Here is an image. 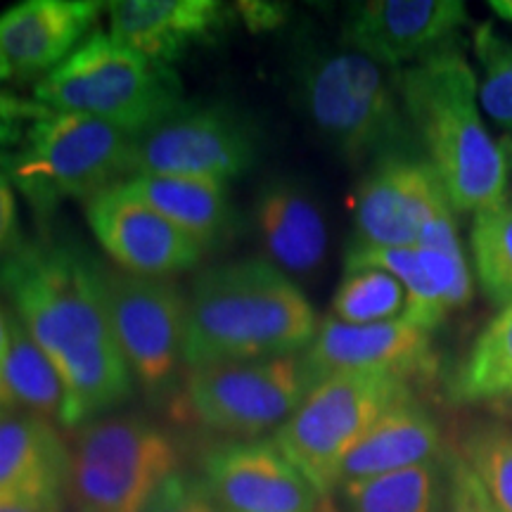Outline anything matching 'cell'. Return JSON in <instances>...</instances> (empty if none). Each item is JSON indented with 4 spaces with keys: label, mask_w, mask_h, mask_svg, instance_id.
Listing matches in <instances>:
<instances>
[{
    "label": "cell",
    "mask_w": 512,
    "mask_h": 512,
    "mask_svg": "<svg viewBox=\"0 0 512 512\" xmlns=\"http://www.w3.org/2000/svg\"><path fill=\"white\" fill-rule=\"evenodd\" d=\"M0 287L64 387L60 422L81 430L133 392L112 328L105 268L74 242L22 245L0 266Z\"/></svg>",
    "instance_id": "1"
},
{
    "label": "cell",
    "mask_w": 512,
    "mask_h": 512,
    "mask_svg": "<svg viewBox=\"0 0 512 512\" xmlns=\"http://www.w3.org/2000/svg\"><path fill=\"white\" fill-rule=\"evenodd\" d=\"M316 332V311L306 294L266 259L216 266L192 285L185 366L297 356Z\"/></svg>",
    "instance_id": "2"
},
{
    "label": "cell",
    "mask_w": 512,
    "mask_h": 512,
    "mask_svg": "<svg viewBox=\"0 0 512 512\" xmlns=\"http://www.w3.org/2000/svg\"><path fill=\"white\" fill-rule=\"evenodd\" d=\"M399 93L453 209L477 214L503 204L505 157L484 126L477 72L463 50L448 43L401 69Z\"/></svg>",
    "instance_id": "3"
},
{
    "label": "cell",
    "mask_w": 512,
    "mask_h": 512,
    "mask_svg": "<svg viewBox=\"0 0 512 512\" xmlns=\"http://www.w3.org/2000/svg\"><path fill=\"white\" fill-rule=\"evenodd\" d=\"M294 88L320 138L349 162L401 152L408 117L399 74L349 48L304 46L294 62Z\"/></svg>",
    "instance_id": "4"
},
{
    "label": "cell",
    "mask_w": 512,
    "mask_h": 512,
    "mask_svg": "<svg viewBox=\"0 0 512 512\" xmlns=\"http://www.w3.org/2000/svg\"><path fill=\"white\" fill-rule=\"evenodd\" d=\"M8 176L38 216L64 200H93L136 176V136L107 121L48 110L31 121Z\"/></svg>",
    "instance_id": "5"
},
{
    "label": "cell",
    "mask_w": 512,
    "mask_h": 512,
    "mask_svg": "<svg viewBox=\"0 0 512 512\" xmlns=\"http://www.w3.org/2000/svg\"><path fill=\"white\" fill-rule=\"evenodd\" d=\"M36 102L124 128L138 136L183 102V81L164 67L121 46L110 34L81 43L60 67L36 83Z\"/></svg>",
    "instance_id": "6"
},
{
    "label": "cell",
    "mask_w": 512,
    "mask_h": 512,
    "mask_svg": "<svg viewBox=\"0 0 512 512\" xmlns=\"http://www.w3.org/2000/svg\"><path fill=\"white\" fill-rule=\"evenodd\" d=\"M176 472L181 451L169 432L143 415H105L76 434L64 496L74 512H143Z\"/></svg>",
    "instance_id": "7"
},
{
    "label": "cell",
    "mask_w": 512,
    "mask_h": 512,
    "mask_svg": "<svg viewBox=\"0 0 512 512\" xmlns=\"http://www.w3.org/2000/svg\"><path fill=\"white\" fill-rule=\"evenodd\" d=\"M413 399L411 382L382 373H339L320 380L275 432L285 453L318 494L339 489L342 465L370 427L396 403Z\"/></svg>",
    "instance_id": "8"
},
{
    "label": "cell",
    "mask_w": 512,
    "mask_h": 512,
    "mask_svg": "<svg viewBox=\"0 0 512 512\" xmlns=\"http://www.w3.org/2000/svg\"><path fill=\"white\" fill-rule=\"evenodd\" d=\"M311 389L302 356H278L192 370L183 401L204 430L247 441L278 432Z\"/></svg>",
    "instance_id": "9"
},
{
    "label": "cell",
    "mask_w": 512,
    "mask_h": 512,
    "mask_svg": "<svg viewBox=\"0 0 512 512\" xmlns=\"http://www.w3.org/2000/svg\"><path fill=\"white\" fill-rule=\"evenodd\" d=\"M256 159L254 128L226 105H181L136 136V176L228 185Z\"/></svg>",
    "instance_id": "10"
},
{
    "label": "cell",
    "mask_w": 512,
    "mask_h": 512,
    "mask_svg": "<svg viewBox=\"0 0 512 512\" xmlns=\"http://www.w3.org/2000/svg\"><path fill=\"white\" fill-rule=\"evenodd\" d=\"M112 328L133 380L152 399L174 392L185 363L188 299L162 278L105 271Z\"/></svg>",
    "instance_id": "11"
},
{
    "label": "cell",
    "mask_w": 512,
    "mask_h": 512,
    "mask_svg": "<svg viewBox=\"0 0 512 512\" xmlns=\"http://www.w3.org/2000/svg\"><path fill=\"white\" fill-rule=\"evenodd\" d=\"M446 209L453 204L427 159L387 155L356 188V245L418 247L427 223Z\"/></svg>",
    "instance_id": "12"
},
{
    "label": "cell",
    "mask_w": 512,
    "mask_h": 512,
    "mask_svg": "<svg viewBox=\"0 0 512 512\" xmlns=\"http://www.w3.org/2000/svg\"><path fill=\"white\" fill-rule=\"evenodd\" d=\"M95 240L124 273L162 278L200 264L204 247L185 230L138 200L124 183L86 202Z\"/></svg>",
    "instance_id": "13"
},
{
    "label": "cell",
    "mask_w": 512,
    "mask_h": 512,
    "mask_svg": "<svg viewBox=\"0 0 512 512\" xmlns=\"http://www.w3.org/2000/svg\"><path fill=\"white\" fill-rule=\"evenodd\" d=\"M221 512H325L318 489L266 439H228L202 460Z\"/></svg>",
    "instance_id": "14"
},
{
    "label": "cell",
    "mask_w": 512,
    "mask_h": 512,
    "mask_svg": "<svg viewBox=\"0 0 512 512\" xmlns=\"http://www.w3.org/2000/svg\"><path fill=\"white\" fill-rule=\"evenodd\" d=\"M313 387L339 373H382L401 380H425L437 373L432 332L403 318L349 325L325 318L302 356Z\"/></svg>",
    "instance_id": "15"
},
{
    "label": "cell",
    "mask_w": 512,
    "mask_h": 512,
    "mask_svg": "<svg viewBox=\"0 0 512 512\" xmlns=\"http://www.w3.org/2000/svg\"><path fill=\"white\" fill-rule=\"evenodd\" d=\"M467 22L463 0H368L349 8L342 46L392 69L446 48Z\"/></svg>",
    "instance_id": "16"
},
{
    "label": "cell",
    "mask_w": 512,
    "mask_h": 512,
    "mask_svg": "<svg viewBox=\"0 0 512 512\" xmlns=\"http://www.w3.org/2000/svg\"><path fill=\"white\" fill-rule=\"evenodd\" d=\"M107 12L114 41L164 67L214 43L230 24L219 0H117Z\"/></svg>",
    "instance_id": "17"
},
{
    "label": "cell",
    "mask_w": 512,
    "mask_h": 512,
    "mask_svg": "<svg viewBox=\"0 0 512 512\" xmlns=\"http://www.w3.org/2000/svg\"><path fill=\"white\" fill-rule=\"evenodd\" d=\"M105 5L93 0H27L0 15V53L12 76H46L95 31Z\"/></svg>",
    "instance_id": "18"
},
{
    "label": "cell",
    "mask_w": 512,
    "mask_h": 512,
    "mask_svg": "<svg viewBox=\"0 0 512 512\" xmlns=\"http://www.w3.org/2000/svg\"><path fill=\"white\" fill-rule=\"evenodd\" d=\"M351 268H382L406 290L403 320L434 330L448 311L463 309L472 299V275L465 256H451L425 247L354 245L347 254Z\"/></svg>",
    "instance_id": "19"
},
{
    "label": "cell",
    "mask_w": 512,
    "mask_h": 512,
    "mask_svg": "<svg viewBox=\"0 0 512 512\" xmlns=\"http://www.w3.org/2000/svg\"><path fill=\"white\" fill-rule=\"evenodd\" d=\"M254 221L264 259L285 275L306 278L328 256V226L320 204L302 183L275 178L256 195Z\"/></svg>",
    "instance_id": "20"
},
{
    "label": "cell",
    "mask_w": 512,
    "mask_h": 512,
    "mask_svg": "<svg viewBox=\"0 0 512 512\" xmlns=\"http://www.w3.org/2000/svg\"><path fill=\"white\" fill-rule=\"evenodd\" d=\"M72 448L53 422L0 408V498L64 496Z\"/></svg>",
    "instance_id": "21"
},
{
    "label": "cell",
    "mask_w": 512,
    "mask_h": 512,
    "mask_svg": "<svg viewBox=\"0 0 512 512\" xmlns=\"http://www.w3.org/2000/svg\"><path fill=\"white\" fill-rule=\"evenodd\" d=\"M441 451L437 420L418 401L406 399L380 415L344 460L339 486L356 479L380 477L406 467L434 463Z\"/></svg>",
    "instance_id": "22"
},
{
    "label": "cell",
    "mask_w": 512,
    "mask_h": 512,
    "mask_svg": "<svg viewBox=\"0 0 512 512\" xmlns=\"http://www.w3.org/2000/svg\"><path fill=\"white\" fill-rule=\"evenodd\" d=\"M124 185L204 249L216 245L233 223V204L223 183L183 176H133Z\"/></svg>",
    "instance_id": "23"
},
{
    "label": "cell",
    "mask_w": 512,
    "mask_h": 512,
    "mask_svg": "<svg viewBox=\"0 0 512 512\" xmlns=\"http://www.w3.org/2000/svg\"><path fill=\"white\" fill-rule=\"evenodd\" d=\"M451 403L512 399V304L479 332L470 351L446 382Z\"/></svg>",
    "instance_id": "24"
},
{
    "label": "cell",
    "mask_w": 512,
    "mask_h": 512,
    "mask_svg": "<svg viewBox=\"0 0 512 512\" xmlns=\"http://www.w3.org/2000/svg\"><path fill=\"white\" fill-rule=\"evenodd\" d=\"M64 387L50 358L34 342L22 320L12 316L10 349L0 373V408L60 420Z\"/></svg>",
    "instance_id": "25"
},
{
    "label": "cell",
    "mask_w": 512,
    "mask_h": 512,
    "mask_svg": "<svg viewBox=\"0 0 512 512\" xmlns=\"http://www.w3.org/2000/svg\"><path fill=\"white\" fill-rule=\"evenodd\" d=\"M347 512H444L446 467L439 460L339 486Z\"/></svg>",
    "instance_id": "26"
},
{
    "label": "cell",
    "mask_w": 512,
    "mask_h": 512,
    "mask_svg": "<svg viewBox=\"0 0 512 512\" xmlns=\"http://www.w3.org/2000/svg\"><path fill=\"white\" fill-rule=\"evenodd\" d=\"M472 261L489 302L512 304V207L508 202L482 209L472 223Z\"/></svg>",
    "instance_id": "27"
},
{
    "label": "cell",
    "mask_w": 512,
    "mask_h": 512,
    "mask_svg": "<svg viewBox=\"0 0 512 512\" xmlns=\"http://www.w3.org/2000/svg\"><path fill=\"white\" fill-rule=\"evenodd\" d=\"M403 311L406 290L382 268H351L344 273L332 299V318L349 325L384 323L401 318Z\"/></svg>",
    "instance_id": "28"
},
{
    "label": "cell",
    "mask_w": 512,
    "mask_h": 512,
    "mask_svg": "<svg viewBox=\"0 0 512 512\" xmlns=\"http://www.w3.org/2000/svg\"><path fill=\"white\" fill-rule=\"evenodd\" d=\"M472 46L479 62V105L512 133V38L491 24H479Z\"/></svg>",
    "instance_id": "29"
},
{
    "label": "cell",
    "mask_w": 512,
    "mask_h": 512,
    "mask_svg": "<svg viewBox=\"0 0 512 512\" xmlns=\"http://www.w3.org/2000/svg\"><path fill=\"white\" fill-rule=\"evenodd\" d=\"M458 453L477 472L498 512H512V432L501 425L472 430Z\"/></svg>",
    "instance_id": "30"
},
{
    "label": "cell",
    "mask_w": 512,
    "mask_h": 512,
    "mask_svg": "<svg viewBox=\"0 0 512 512\" xmlns=\"http://www.w3.org/2000/svg\"><path fill=\"white\" fill-rule=\"evenodd\" d=\"M143 512H221L204 477L176 472L155 491Z\"/></svg>",
    "instance_id": "31"
},
{
    "label": "cell",
    "mask_w": 512,
    "mask_h": 512,
    "mask_svg": "<svg viewBox=\"0 0 512 512\" xmlns=\"http://www.w3.org/2000/svg\"><path fill=\"white\" fill-rule=\"evenodd\" d=\"M446 467V505L444 512H498L489 491L477 477V472L467 465L458 451L448 453Z\"/></svg>",
    "instance_id": "32"
},
{
    "label": "cell",
    "mask_w": 512,
    "mask_h": 512,
    "mask_svg": "<svg viewBox=\"0 0 512 512\" xmlns=\"http://www.w3.org/2000/svg\"><path fill=\"white\" fill-rule=\"evenodd\" d=\"M48 112L38 102H22L0 93V169H8L27 138L29 124Z\"/></svg>",
    "instance_id": "33"
},
{
    "label": "cell",
    "mask_w": 512,
    "mask_h": 512,
    "mask_svg": "<svg viewBox=\"0 0 512 512\" xmlns=\"http://www.w3.org/2000/svg\"><path fill=\"white\" fill-rule=\"evenodd\" d=\"M22 247L19 245V216L17 197L8 171L0 169V259L10 256Z\"/></svg>",
    "instance_id": "34"
},
{
    "label": "cell",
    "mask_w": 512,
    "mask_h": 512,
    "mask_svg": "<svg viewBox=\"0 0 512 512\" xmlns=\"http://www.w3.org/2000/svg\"><path fill=\"white\" fill-rule=\"evenodd\" d=\"M0 512H64V496H8Z\"/></svg>",
    "instance_id": "35"
},
{
    "label": "cell",
    "mask_w": 512,
    "mask_h": 512,
    "mask_svg": "<svg viewBox=\"0 0 512 512\" xmlns=\"http://www.w3.org/2000/svg\"><path fill=\"white\" fill-rule=\"evenodd\" d=\"M240 8H242V12H245V15H254L252 27H259V29L275 27V24H280V19H283V8H278V5H266V3L249 5V3H242Z\"/></svg>",
    "instance_id": "36"
},
{
    "label": "cell",
    "mask_w": 512,
    "mask_h": 512,
    "mask_svg": "<svg viewBox=\"0 0 512 512\" xmlns=\"http://www.w3.org/2000/svg\"><path fill=\"white\" fill-rule=\"evenodd\" d=\"M10 323H12V316H8L3 306H0V373H3L5 358H8V349H10Z\"/></svg>",
    "instance_id": "37"
},
{
    "label": "cell",
    "mask_w": 512,
    "mask_h": 512,
    "mask_svg": "<svg viewBox=\"0 0 512 512\" xmlns=\"http://www.w3.org/2000/svg\"><path fill=\"white\" fill-rule=\"evenodd\" d=\"M501 150L505 157V200L512 207V136H505L501 140Z\"/></svg>",
    "instance_id": "38"
},
{
    "label": "cell",
    "mask_w": 512,
    "mask_h": 512,
    "mask_svg": "<svg viewBox=\"0 0 512 512\" xmlns=\"http://www.w3.org/2000/svg\"><path fill=\"white\" fill-rule=\"evenodd\" d=\"M489 8L496 12L498 17L512 24V0H491Z\"/></svg>",
    "instance_id": "39"
},
{
    "label": "cell",
    "mask_w": 512,
    "mask_h": 512,
    "mask_svg": "<svg viewBox=\"0 0 512 512\" xmlns=\"http://www.w3.org/2000/svg\"><path fill=\"white\" fill-rule=\"evenodd\" d=\"M10 76H12V72H10L8 62H5V57H3V53H0V81L10 79Z\"/></svg>",
    "instance_id": "40"
}]
</instances>
